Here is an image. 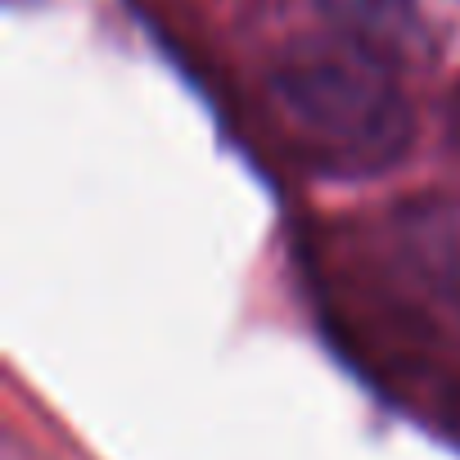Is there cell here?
Returning a JSON list of instances; mask_svg holds the SVG:
<instances>
[{
	"mask_svg": "<svg viewBox=\"0 0 460 460\" xmlns=\"http://www.w3.org/2000/svg\"><path fill=\"white\" fill-rule=\"evenodd\" d=\"M397 55L348 32L303 41L271 68V104L303 163L325 176H375L406 158L415 113L397 82Z\"/></svg>",
	"mask_w": 460,
	"mask_h": 460,
	"instance_id": "obj_1",
	"label": "cell"
},
{
	"mask_svg": "<svg viewBox=\"0 0 460 460\" xmlns=\"http://www.w3.org/2000/svg\"><path fill=\"white\" fill-rule=\"evenodd\" d=\"M334 32H348L375 50L397 55L411 37V0H321Z\"/></svg>",
	"mask_w": 460,
	"mask_h": 460,
	"instance_id": "obj_2",
	"label": "cell"
}]
</instances>
